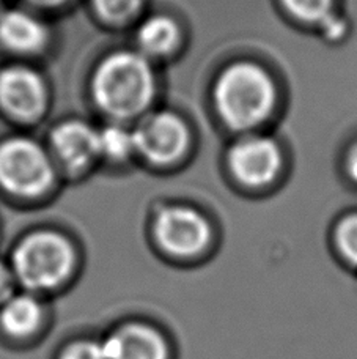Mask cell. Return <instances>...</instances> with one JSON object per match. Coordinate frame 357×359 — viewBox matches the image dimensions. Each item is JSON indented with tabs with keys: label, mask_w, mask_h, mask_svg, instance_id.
Listing matches in <instances>:
<instances>
[{
	"label": "cell",
	"mask_w": 357,
	"mask_h": 359,
	"mask_svg": "<svg viewBox=\"0 0 357 359\" xmlns=\"http://www.w3.org/2000/svg\"><path fill=\"white\" fill-rule=\"evenodd\" d=\"M216 111L232 131H251L271 117L279 104V87L255 62L233 63L216 81Z\"/></svg>",
	"instance_id": "1"
},
{
	"label": "cell",
	"mask_w": 357,
	"mask_h": 359,
	"mask_svg": "<svg viewBox=\"0 0 357 359\" xmlns=\"http://www.w3.org/2000/svg\"><path fill=\"white\" fill-rule=\"evenodd\" d=\"M93 93L104 112L118 118L132 117L151 100L153 76L148 63L132 53L107 57L94 74Z\"/></svg>",
	"instance_id": "2"
},
{
	"label": "cell",
	"mask_w": 357,
	"mask_h": 359,
	"mask_svg": "<svg viewBox=\"0 0 357 359\" xmlns=\"http://www.w3.org/2000/svg\"><path fill=\"white\" fill-rule=\"evenodd\" d=\"M74 266L69 243L55 232L29 235L13 254V276L30 292H48L66 280Z\"/></svg>",
	"instance_id": "3"
},
{
	"label": "cell",
	"mask_w": 357,
	"mask_h": 359,
	"mask_svg": "<svg viewBox=\"0 0 357 359\" xmlns=\"http://www.w3.org/2000/svg\"><path fill=\"white\" fill-rule=\"evenodd\" d=\"M52 165L40 145L11 139L0 145V184L18 196H38L52 182Z\"/></svg>",
	"instance_id": "4"
},
{
	"label": "cell",
	"mask_w": 357,
	"mask_h": 359,
	"mask_svg": "<svg viewBox=\"0 0 357 359\" xmlns=\"http://www.w3.org/2000/svg\"><path fill=\"white\" fill-rule=\"evenodd\" d=\"M282 161L280 145L270 136H248L237 140L227 155L233 177L246 188L253 189L276 183Z\"/></svg>",
	"instance_id": "5"
},
{
	"label": "cell",
	"mask_w": 357,
	"mask_h": 359,
	"mask_svg": "<svg viewBox=\"0 0 357 359\" xmlns=\"http://www.w3.org/2000/svg\"><path fill=\"white\" fill-rule=\"evenodd\" d=\"M159 245L176 257L200 254L211 240V229L203 216L186 207L165 208L155 224Z\"/></svg>",
	"instance_id": "6"
},
{
	"label": "cell",
	"mask_w": 357,
	"mask_h": 359,
	"mask_svg": "<svg viewBox=\"0 0 357 359\" xmlns=\"http://www.w3.org/2000/svg\"><path fill=\"white\" fill-rule=\"evenodd\" d=\"M136 150L153 164H170L188 147V130L174 114L161 112L144 118L132 133Z\"/></svg>",
	"instance_id": "7"
},
{
	"label": "cell",
	"mask_w": 357,
	"mask_h": 359,
	"mask_svg": "<svg viewBox=\"0 0 357 359\" xmlns=\"http://www.w3.org/2000/svg\"><path fill=\"white\" fill-rule=\"evenodd\" d=\"M46 102L40 76L24 67H11L0 73V104L16 118L30 120L41 114Z\"/></svg>",
	"instance_id": "8"
},
{
	"label": "cell",
	"mask_w": 357,
	"mask_h": 359,
	"mask_svg": "<svg viewBox=\"0 0 357 359\" xmlns=\"http://www.w3.org/2000/svg\"><path fill=\"white\" fill-rule=\"evenodd\" d=\"M106 359H167L164 337L146 325L121 326L103 341Z\"/></svg>",
	"instance_id": "9"
},
{
	"label": "cell",
	"mask_w": 357,
	"mask_h": 359,
	"mask_svg": "<svg viewBox=\"0 0 357 359\" xmlns=\"http://www.w3.org/2000/svg\"><path fill=\"white\" fill-rule=\"evenodd\" d=\"M52 145L57 155L68 168L80 169L99 155V136L82 121H68L52 133Z\"/></svg>",
	"instance_id": "10"
},
{
	"label": "cell",
	"mask_w": 357,
	"mask_h": 359,
	"mask_svg": "<svg viewBox=\"0 0 357 359\" xmlns=\"http://www.w3.org/2000/svg\"><path fill=\"white\" fill-rule=\"evenodd\" d=\"M46 29L22 11H8L0 18V43L15 53H36L46 43Z\"/></svg>",
	"instance_id": "11"
},
{
	"label": "cell",
	"mask_w": 357,
	"mask_h": 359,
	"mask_svg": "<svg viewBox=\"0 0 357 359\" xmlns=\"http://www.w3.org/2000/svg\"><path fill=\"white\" fill-rule=\"evenodd\" d=\"M43 318L41 304L29 293L11 294L0 306V328L13 337L34 334Z\"/></svg>",
	"instance_id": "12"
},
{
	"label": "cell",
	"mask_w": 357,
	"mask_h": 359,
	"mask_svg": "<svg viewBox=\"0 0 357 359\" xmlns=\"http://www.w3.org/2000/svg\"><path fill=\"white\" fill-rule=\"evenodd\" d=\"M137 40L140 48L150 55H164L175 48L178 40L176 24L167 16L146 19L140 25Z\"/></svg>",
	"instance_id": "13"
},
{
	"label": "cell",
	"mask_w": 357,
	"mask_h": 359,
	"mask_svg": "<svg viewBox=\"0 0 357 359\" xmlns=\"http://www.w3.org/2000/svg\"><path fill=\"white\" fill-rule=\"evenodd\" d=\"M291 19L307 27H324L335 16V0H279ZM316 29V30H320Z\"/></svg>",
	"instance_id": "14"
},
{
	"label": "cell",
	"mask_w": 357,
	"mask_h": 359,
	"mask_svg": "<svg viewBox=\"0 0 357 359\" xmlns=\"http://www.w3.org/2000/svg\"><path fill=\"white\" fill-rule=\"evenodd\" d=\"M99 136V155L113 161H121L131 155L136 149L132 133H127L121 126H107L98 133Z\"/></svg>",
	"instance_id": "15"
},
{
	"label": "cell",
	"mask_w": 357,
	"mask_h": 359,
	"mask_svg": "<svg viewBox=\"0 0 357 359\" xmlns=\"http://www.w3.org/2000/svg\"><path fill=\"white\" fill-rule=\"evenodd\" d=\"M334 246L342 260L357 269V213L348 215L334 229Z\"/></svg>",
	"instance_id": "16"
},
{
	"label": "cell",
	"mask_w": 357,
	"mask_h": 359,
	"mask_svg": "<svg viewBox=\"0 0 357 359\" xmlns=\"http://www.w3.org/2000/svg\"><path fill=\"white\" fill-rule=\"evenodd\" d=\"M97 10L109 21H125L137 10L139 0H93Z\"/></svg>",
	"instance_id": "17"
},
{
	"label": "cell",
	"mask_w": 357,
	"mask_h": 359,
	"mask_svg": "<svg viewBox=\"0 0 357 359\" xmlns=\"http://www.w3.org/2000/svg\"><path fill=\"white\" fill-rule=\"evenodd\" d=\"M60 359H106L103 342L80 341L63 350Z\"/></svg>",
	"instance_id": "18"
},
{
	"label": "cell",
	"mask_w": 357,
	"mask_h": 359,
	"mask_svg": "<svg viewBox=\"0 0 357 359\" xmlns=\"http://www.w3.org/2000/svg\"><path fill=\"white\" fill-rule=\"evenodd\" d=\"M343 169H345L349 182L357 186V139L349 145L345 155V163H343Z\"/></svg>",
	"instance_id": "19"
},
{
	"label": "cell",
	"mask_w": 357,
	"mask_h": 359,
	"mask_svg": "<svg viewBox=\"0 0 357 359\" xmlns=\"http://www.w3.org/2000/svg\"><path fill=\"white\" fill-rule=\"evenodd\" d=\"M13 279H15V276H13L11 269L6 268L2 262H0V303H5V301L11 297Z\"/></svg>",
	"instance_id": "20"
},
{
	"label": "cell",
	"mask_w": 357,
	"mask_h": 359,
	"mask_svg": "<svg viewBox=\"0 0 357 359\" xmlns=\"http://www.w3.org/2000/svg\"><path fill=\"white\" fill-rule=\"evenodd\" d=\"M31 2L43 6H54V5H60L62 2H65V0H31Z\"/></svg>",
	"instance_id": "21"
},
{
	"label": "cell",
	"mask_w": 357,
	"mask_h": 359,
	"mask_svg": "<svg viewBox=\"0 0 357 359\" xmlns=\"http://www.w3.org/2000/svg\"><path fill=\"white\" fill-rule=\"evenodd\" d=\"M266 205H267V196H266ZM267 211H270V215H271V217H272V219H274V222H276L277 226H279L280 229H282V230H286V227H284L282 224H280V222L276 219V217H274V215L271 213V210H270V205H267ZM290 232H291V230H290ZM332 236H334V233H332ZM332 236H329V238H326V240H320V241H321V243H324V245H326V243H329V240L332 238ZM315 240H316V238H315Z\"/></svg>",
	"instance_id": "22"
}]
</instances>
